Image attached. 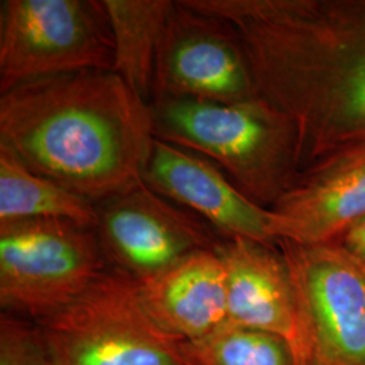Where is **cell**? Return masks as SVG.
Instances as JSON below:
<instances>
[{
    "label": "cell",
    "mask_w": 365,
    "mask_h": 365,
    "mask_svg": "<svg viewBox=\"0 0 365 365\" xmlns=\"http://www.w3.org/2000/svg\"><path fill=\"white\" fill-rule=\"evenodd\" d=\"M102 1L114 43V72L148 102L152 98L158 43L175 1Z\"/></svg>",
    "instance_id": "5bb4252c"
},
{
    "label": "cell",
    "mask_w": 365,
    "mask_h": 365,
    "mask_svg": "<svg viewBox=\"0 0 365 365\" xmlns=\"http://www.w3.org/2000/svg\"><path fill=\"white\" fill-rule=\"evenodd\" d=\"M149 105L157 140L206 157L261 207L271 209L304 170L297 123L260 96Z\"/></svg>",
    "instance_id": "3957f363"
},
{
    "label": "cell",
    "mask_w": 365,
    "mask_h": 365,
    "mask_svg": "<svg viewBox=\"0 0 365 365\" xmlns=\"http://www.w3.org/2000/svg\"><path fill=\"white\" fill-rule=\"evenodd\" d=\"M57 220L96 229L98 210L90 199L29 170L0 146V223Z\"/></svg>",
    "instance_id": "9a60e30c"
},
{
    "label": "cell",
    "mask_w": 365,
    "mask_h": 365,
    "mask_svg": "<svg viewBox=\"0 0 365 365\" xmlns=\"http://www.w3.org/2000/svg\"><path fill=\"white\" fill-rule=\"evenodd\" d=\"M269 211L277 242L336 245L365 217V144L339 148L307 165Z\"/></svg>",
    "instance_id": "30bf717a"
},
{
    "label": "cell",
    "mask_w": 365,
    "mask_h": 365,
    "mask_svg": "<svg viewBox=\"0 0 365 365\" xmlns=\"http://www.w3.org/2000/svg\"><path fill=\"white\" fill-rule=\"evenodd\" d=\"M155 140L150 105L114 71L39 78L0 98V146L93 203L144 182Z\"/></svg>",
    "instance_id": "7a4b0ae2"
},
{
    "label": "cell",
    "mask_w": 365,
    "mask_h": 365,
    "mask_svg": "<svg viewBox=\"0 0 365 365\" xmlns=\"http://www.w3.org/2000/svg\"><path fill=\"white\" fill-rule=\"evenodd\" d=\"M137 286L146 313L176 339H205L227 322L226 274L215 248L195 252Z\"/></svg>",
    "instance_id": "4fadbf2b"
},
{
    "label": "cell",
    "mask_w": 365,
    "mask_h": 365,
    "mask_svg": "<svg viewBox=\"0 0 365 365\" xmlns=\"http://www.w3.org/2000/svg\"><path fill=\"white\" fill-rule=\"evenodd\" d=\"M240 33L256 91L298 126L304 168L365 144V0H196Z\"/></svg>",
    "instance_id": "6da1fadb"
},
{
    "label": "cell",
    "mask_w": 365,
    "mask_h": 365,
    "mask_svg": "<svg viewBox=\"0 0 365 365\" xmlns=\"http://www.w3.org/2000/svg\"><path fill=\"white\" fill-rule=\"evenodd\" d=\"M0 365H53L42 331L34 321L1 313Z\"/></svg>",
    "instance_id": "e0dca14e"
},
{
    "label": "cell",
    "mask_w": 365,
    "mask_h": 365,
    "mask_svg": "<svg viewBox=\"0 0 365 365\" xmlns=\"http://www.w3.org/2000/svg\"><path fill=\"white\" fill-rule=\"evenodd\" d=\"M144 182L158 195L197 215L222 238L277 245L269 209L242 194L206 157L156 138Z\"/></svg>",
    "instance_id": "8fae6325"
},
{
    "label": "cell",
    "mask_w": 365,
    "mask_h": 365,
    "mask_svg": "<svg viewBox=\"0 0 365 365\" xmlns=\"http://www.w3.org/2000/svg\"><path fill=\"white\" fill-rule=\"evenodd\" d=\"M365 272V217L349 227L336 244Z\"/></svg>",
    "instance_id": "ac0fdd59"
},
{
    "label": "cell",
    "mask_w": 365,
    "mask_h": 365,
    "mask_svg": "<svg viewBox=\"0 0 365 365\" xmlns=\"http://www.w3.org/2000/svg\"><path fill=\"white\" fill-rule=\"evenodd\" d=\"M36 324L53 365H188L182 341L146 313L137 282L113 267L75 302Z\"/></svg>",
    "instance_id": "277c9868"
},
{
    "label": "cell",
    "mask_w": 365,
    "mask_h": 365,
    "mask_svg": "<svg viewBox=\"0 0 365 365\" xmlns=\"http://www.w3.org/2000/svg\"><path fill=\"white\" fill-rule=\"evenodd\" d=\"M182 349L188 365H295L286 339L229 322Z\"/></svg>",
    "instance_id": "2e32d148"
},
{
    "label": "cell",
    "mask_w": 365,
    "mask_h": 365,
    "mask_svg": "<svg viewBox=\"0 0 365 365\" xmlns=\"http://www.w3.org/2000/svg\"><path fill=\"white\" fill-rule=\"evenodd\" d=\"M96 233L108 264L138 283L220 242L206 222L144 182L96 203Z\"/></svg>",
    "instance_id": "9c48e42d"
},
{
    "label": "cell",
    "mask_w": 365,
    "mask_h": 365,
    "mask_svg": "<svg viewBox=\"0 0 365 365\" xmlns=\"http://www.w3.org/2000/svg\"><path fill=\"white\" fill-rule=\"evenodd\" d=\"M215 250L226 274L227 322L276 334L289 344L295 325V297L279 245L221 238Z\"/></svg>",
    "instance_id": "7c38bea8"
},
{
    "label": "cell",
    "mask_w": 365,
    "mask_h": 365,
    "mask_svg": "<svg viewBox=\"0 0 365 365\" xmlns=\"http://www.w3.org/2000/svg\"><path fill=\"white\" fill-rule=\"evenodd\" d=\"M295 297V365H365V272L339 245L279 241Z\"/></svg>",
    "instance_id": "52a82bcc"
},
{
    "label": "cell",
    "mask_w": 365,
    "mask_h": 365,
    "mask_svg": "<svg viewBox=\"0 0 365 365\" xmlns=\"http://www.w3.org/2000/svg\"><path fill=\"white\" fill-rule=\"evenodd\" d=\"M248 56L233 25L175 1L157 49L152 102L257 98Z\"/></svg>",
    "instance_id": "ba28073f"
},
{
    "label": "cell",
    "mask_w": 365,
    "mask_h": 365,
    "mask_svg": "<svg viewBox=\"0 0 365 365\" xmlns=\"http://www.w3.org/2000/svg\"><path fill=\"white\" fill-rule=\"evenodd\" d=\"M0 93L39 78L114 71L102 0H3Z\"/></svg>",
    "instance_id": "8992f818"
},
{
    "label": "cell",
    "mask_w": 365,
    "mask_h": 365,
    "mask_svg": "<svg viewBox=\"0 0 365 365\" xmlns=\"http://www.w3.org/2000/svg\"><path fill=\"white\" fill-rule=\"evenodd\" d=\"M107 264L93 227L57 220L0 223L1 313L42 321L81 297Z\"/></svg>",
    "instance_id": "5b68a950"
}]
</instances>
